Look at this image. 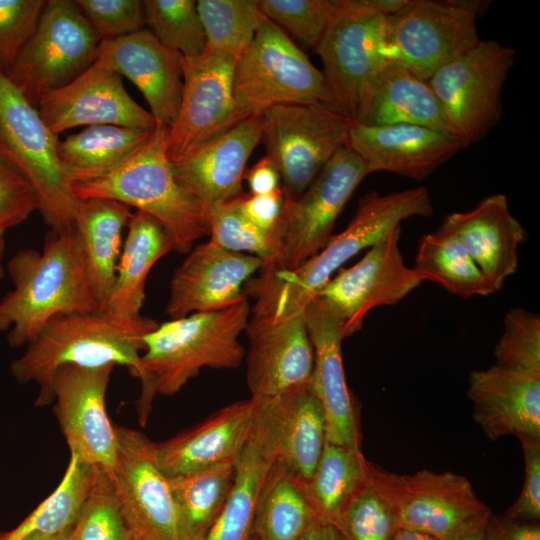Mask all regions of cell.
Returning <instances> with one entry per match:
<instances>
[{"instance_id":"60","label":"cell","mask_w":540,"mask_h":540,"mask_svg":"<svg viewBox=\"0 0 540 540\" xmlns=\"http://www.w3.org/2000/svg\"><path fill=\"white\" fill-rule=\"evenodd\" d=\"M128 540H134V539L129 536Z\"/></svg>"},{"instance_id":"51","label":"cell","mask_w":540,"mask_h":540,"mask_svg":"<svg viewBox=\"0 0 540 540\" xmlns=\"http://www.w3.org/2000/svg\"><path fill=\"white\" fill-rule=\"evenodd\" d=\"M285 194L281 188L262 195L242 193L239 206L243 215L260 230L272 234L284 205Z\"/></svg>"},{"instance_id":"39","label":"cell","mask_w":540,"mask_h":540,"mask_svg":"<svg viewBox=\"0 0 540 540\" xmlns=\"http://www.w3.org/2000/svg\"><path fill=\"white\" fill-rule=\"evenodd\" d=\"M361 448L326 441L315 471L306 481L312 504L321 520L334 524L366 481Z\"/></svg>"},{"instance_id":"33","label":"cell","mask_w":540,"mask_h":540,"mask_svg":"<svg viewBox=\"0 0 540 540\" xmlns=\"http://www.w3.org/2000/svg\"><path fill=\"white\" fill-rule=\"evenodd\" d=\"M153 131L115 125L88 126L58 141V157L73 186L102 177L120 166L148 141Z\"/></svg>"},{"instance_id":"12","label":"cell","mask_w":540,"mask_h":540,"mask_svg":"<svg viewBox=\"0 0 540 540\" xmlns=\"http://www.w3.org/2000/svg\"><path fill=\"white\" fill-rule=\"evenodd\" d=\"M101 39L73 0H47L37 27L4 72L37 108L41 97L65 86L97 58Z\"/></svg>"},{"instance_id":"46","label":"cell","mask_w":540,"mask_h":540,"mask_svg":"<svg viewBox=\"0 0 540 540\" xmlns=\"http://www.w3.org/2000/svg\"><path fill=\"white\" fill-rule=\"evenodd\" d=\"M260 12L303 43L316 48L331 18L333 0H259Z\"/></svg>"},{"instance_id":"61","label":"cell","mask_w":540,"mask_h":540,"mask_svg":"<svg viewBox=\"0 0 540 540\" xmlns=\"http://www.w3.org/2000/svg\"><path fill=\"white\" fill-rule=\"evenodd\" d=\"M251 540H256V538L253 536Z\"/></svg>"},{"instance_id":"52","label":"cell","mask_w":540,"mask_h":540,"mask_svg":"<svg viewBox=\"0 0 540 540\" xmlns=\"http://www.w3.org/2000/svg\"><path fill=\"white\" fill-rule=\"evenodd\" d=\"M484 540H540V527L491 513L483 526Z\"/></svg>"},{"instance_id":"14","label":"cell","mask_w":540,"mask_h":540,"mask_svg":"<svg viewBox=\"0 0 540 540\" xmlns=\"http://www.w3.org/2000/svg\"><path fill=\"white\" fill-rule=\"evenodd\" d=\"M261 116L260 143L291 198L301 195L348 142L351 123L320 102L280 105Z\"/></svg>"},{"instance_id":"27","label":"cell","mask_w":540,"mask_h":540,"mask_svg":"<svg viewBox=\"0 0 540 540\" xmlns=\"http://www.w3.org/2000/svg\"><path fill=\"white\" fill-rule=\"evenodd\" d=\"M262 116L243 120L172 163L181 186L206 209L242 192L247 161L260 143Z\"/></svg>"},{"instance_id":"16","label":"cell","mask_w":540,"mask_h":540,"mask_svg":"<svg viewBox=\"0 0 540 540\" xmlns=\"http://www.w3.org/2000/svg\"><path fill=\"white\" fill-rule=\"evenodd\" d=\"M400 234L401 226L393 229L356 264L340 268L318 292L340 320L344 338L361 329L373 308L396 304L423 282L404 263Z\"/></svg>"},{"instance_id":"58","label":"cell","mask_w":540,"mask_h":540,"mask_svg":"<svg viewBox=\"0 0 540 540\" xmlns=\"http://www.w3.org/2000/svg\"><path fill=\"white\" fill-rule=\"evenodd\" d=\"M5 233L6 230L0 226V249H5Z\"/></svg>"},{"instance_id":"1","label":"cell","mask_w":540,"mask_h":540,"mask_svg":"<svg viewBox=\"0 0 540 540\" xmlns=\"http://www.w3.org/2000/svg\"><path fill=\"white\" fill-rule=\"evenodd\" d=\"M432 214V202L424 187L363 195L348 226L331 235L324 247L302 265L290 271H259L258 277L247 283L245 294L257 300L251 312L276 317L303 313L346 261L379 242L403 220Z\"/></svg>"},{"instance_id":"18","label":"cell","mask_w":540,"mask_h":540,"mask_svg":"<svg viewBox=\"0 0 540 540\" xmlns=\"http://www.w3.org/2000/svg\"><path fill=\"white\" fill-rule=\"evenodd\" d=\"M237 59L204 50L182 57L183 90L177 116L165 137L168 159L177 163L230 128Z\"/></svg>"},{"instance_id":"4","label":"cell","mask_w":540,"mask_h":540,"mask_svg":"<svg viewBox=\"0 0 540 540\" xmlns=\"http://www.w3.org/2000/svg\"><path fill=\"white\" fill-rule=\"evenodd\" d=\"M158 324L142 315L125 317L107 309L57 315L12 362L11 373L21 384L39 385L38 407L52 402V379L64 365H121L139 379L144 337Z\"/></svg>"},{"instance_id":"22","label":"cell","mask_w":540,"mask_h":540,"mask_svg":"<svg viewBox=\"0 0 540 540\" xmlns=\"http://www.w3.org/2000/svg\"><path fill=\"white\" fill-rule=\"evenodd\" d=\"M262 266L261 258L226 250L210 240L195 247L173 274L167 315L175 319L243 301V285Z\"/></svg>"},{"instance_id":"57","label":"cell","mask_w":540,"mask_h":540,"mask_svg":"<svg viewBox=\"0 0 540 540\" xmlns=\"http://www.w3.org/2000/svg\"><path fill=\"white\" fill-rule=\"evenodd\" d=\"M73 528L68 529V530H66V531H64V532H62L60 534H57V535H54V536H51V537H47V538H42V539H39V540H74Z\"/></svg>"},{"instance_id":"54","label":"cell","mask_w":540,"mask_h":540,"mask_svg":"<svg viewBox=\"0 0 540 540\" xmlns=\"http://www.w3.org/2000/svg\"><path fill=\"white\" fill-rule=\"evenodd\" d=\"M298 540H345L332 523L320 520L308 529Z\"/></svg>"},{"instance_id":"21","label":"cell","mask_w":540,"mask_h":540,"mask_svg":"<svg viewBox=\"0 0 540 540\" xmlns=\"http://www.w3.org/2000/svg\"><path fill=\"white\" fill-rule=\"evenodd\" d=\"M250 314L245 332L249 341L246 380L251 397H272L307 384L314 352L305 311L286 317Z\"/></svg>"},{"instance_id":"50","label":"cell","mask_w":540,"mask_h":540,"mask_svg":"<svg viewBox=\"0 0 540 540\" xmlns=\"http://www.w3.org/2000/svg\"><path fill=\"white\" fill-rule=\"evenodd\" d=\"M525 474L520 494L505 516L516 521H536L540 518V438L520 437Z\"/></svg>"},{"instance_id":"7","label":"cell","mask_w":540,"mask_h":540,"mask_svg":"<svg viewBox=\"0 0 540 540\" xmlns=\"http://www.w3.org/2000/svg\"><path fill=\"white\" fill-rule=\"evenodd\" d=\"M58 141L0 69V158L31 185L50 230L74 228L80 202L59 160Z\"/></svg>"},{"instance_id":"40","label":"cell","mask_w":540,"mask_h":540,"mask_svg":"<svg viewBox=\"0 0 540 540\" xmlns=\"http://www.w3.org/2000/svg\"><path fill=\"white\" fill-rule=\"evenodd\" d=\"M205 50L238 59L252 42L259 22L256 0H199Z\"/></svg>"},{"instance_id":"30","label":"cell","mask_w":540,"mask_h":540,"mask_svg":"<svg viewBox=\"0 0 540 540\" xmlns=\"http://www.w3.org/2000/svg\"><path fill=\"white\" fill-rule=\"evenodd\" d=\"M131 215L129 206L115 200L90 198L79 202L74 229L90 287L100 309H105L114 285L122 232Z\"/></svg>"},{"instance_id":"20","label":"cell","mask_w":540,"mask_h":540,"mask_svg":"<svg viewBox=\"0 0 540 540\" xmlns=\"http://www.w3.org/2000/svg\"><path fill=\"white\" fill-rule=\"evenodd\" d=\"M38 112L55 135L78 127L115 125L153 131L152 114L127 93L122 76L95 61L63 87L44 94Z\"/></svg>"},{"instance_id":"24","label":"cell","mask_w":540,"mask_h":540,"mask_svg":"<svg viewBox=\"0 0 540 540\" xmlns=\"http://www.w3.org/2000/svg\"><path fill=\"white\" fill-rule=\"evenodd\" d=\"M305 319L314 352L309 379L326 416V441L361 448L358 422L348 388L343 360L342 325L336 314L319 297L305 308Z\"/></svg>"},{"instance_id":"53","label":"cell","mask_w":540,"mask_h":540,"mask_svg":"<svg viewBox=\"0 0 540 540\" xmlns=\"http://www.w3.org/2000/svg\"><path fill=\"white\" fill-rule=\"evenodd\" d=\"M243 179L247 181L251 195L268 194L281 188L280 173L268 156L261 158L247 169Z\"/></svg>"},{"instance_id":"25","label":"cell","mask_w":540,"mask_h":540,"mask_svg":"<svg viewBox=\"0 0 540 540\" xmlns=\"http://www.w3.org/2000/svg\"><path fill=\"white\" fill-rule=\"evenodd\" d=\"M347 146L368 173L388 171L422 181L464 148L447 132L410 124H351Z\"/></svg>"},{"instance_id":"42","label":"cell","mask_w":540,"mask_h":540,"mask_svg":"<svg viewBox=\"0 0 540 540\" xmlns=\"http://www.w3.org/2000/svg\"><path fill=\"white\" fill-rule=\"evenodd\" d=\"M494 356L498 366L540 377L539 315L524 308L509 310Z\"/></svg>"},{"instance_id":"36","label":"cell","mask_w":540,"mask_h":540,"mask_svg":"<svg viewBox=\"0 0 540 540\" xmlns=\"http://www.w3.org/2000/svg\"><path fill=\"white\" fill-rule=\"evenodd\" d=\"M237 463H223L168 477L186 540H201L232 490Z\"/></svg>"},{"instance_id":"11","label":"cell","mask_w":540,"mask_h":540,"mask_svg":"<svg viewBox=\"0 0 540 540\" xmlns=\"http://www.w3.org/2000/svg\"><path fill=\"white\" fill-rule=\"evenodd\" d=\"M366 478L392 509L399 528L449 540L463 529L485 522L492 513L470 481L453 472L427 469L398 474L366 461Z\"/></svg>"},{"instance_id":"15","label":"cell","mask_w":540,"mask_h":540,"mask_svg":"<svg viewBox=\"0 0 540 540\" xmlns=\"http://www.w3.org/2000/svg\"><path fill=\"white\" fill-rule=\"evenodd\" d=\"M117 461L108 475L117 504L134 540H186L169 478L156 456V443L135 429L116 426Z\"/></svg>"},{"instance_id":"38","label":"cell","mask_w":540,"mask_h":540,"mask_svg":"<svg viewBox=\"0 0 540 540\" xmlns=\"http://www.w3.org/2000/svg\"><path fill=\"white\" fill-rule=\"evenodd\" d=\"M272 466L258 436L250 440L236 464L230 495L208 532L201 540H251L255 510L265 477Z\"/></svg>"},{"instance_id":"19","label":"cell","mask_w":540,"mask_h":540,"mask_svg":"<svg viewBox=\"0 0 540 540\" xmlns=\"http://www.w3.org/2000/svg\"><path fill=\"white\" fill-rule=\"evenodd\" d=\"M256 403L253 430L272 465L308 481L326 442V416L309 384Z\"/></svg>"},{"instance_id":"10","label":"cell","mask_w":540,"mask_h":540,"mask_svg":"<svg viewBox=\"0 0 540 540\" xmlns=\"http://www.w3.org/2000/svg\"><path fill=\"white\" fill-rule=\"evenodd\" d=\"M385 18L372 11L366 0H333L330 21L315 48L331 108L351 124L359 122L388 62L380 55Z\"/></svg>"},{"instance_id":"17","label":"cell","mask_w":540,"mask_h":540,"mask_svg":"<svg viewBox=\"0 0 540 540\" xmlns=\"http://www.w3.org/2000/svg\"><path fill=\"white\" fill-rule=\"evenodd\" d=\"M115 366L64 365L54 374V413L71 453L110 475L117 461L118 438L107 414L105 396Z\"/></svg>"},{"instance_id":"5","label":"cell","mask_w":540,"mask_h":540,"mask_svg":"<svg viewBox=\"0 0 540 540\" xmlns=\"http://www.w3.org/2000/svg\"><path fill=\"white\" fill-rule=\"evenodd\" d=\"M167 129L156 127L148 141L108 174L73 184L79 200L110 199L157 219L171 236L175 250L190 252L209 234L206 208L178 182L165 149Z\"/></svg>"},{"instance_id":"31","label":"cell","mask_w":540,"mask_h":540,"mask_svg":"<svg viewBox=\"0 0 540 540\" xmlns=\"http://www.w3.org/2000/svg\"><path fill=\"white\" fill-rule=\"evenodd\" d=\"M127 228L105 309L125 317H138L150 270L160 258L175 250V246L164 226L145 212L132 213Z\"/></svg>"},{"instance_id":"9","label":"cell","mask_w":540,"mask_h":540,"mask_svg":"<svg viewBox=\"0 0 540 540\" xmlns=\"http://www.w3.org/2000/svg\"><path fill=\"white\" fill-rule=\"evenodd\" d=\"M368 174L361 158L346 145L301 195H285L280 219L271 234L272 254L260 271L294 270L319 252L331 237L347 201Z\"/></svg>"},{"instance_id":"6","label":"cell","mask_w":540,"mask_h":540,"mask_svg":"<svg viewBox=\"0 0 540 540\" xmlns=\"http://www.w3.org/2000/svg\"><path fill=\"white\" fill-rule=\"evenodd\" d=\"M315 102L331 108L322 71L260 13L255 36L235 63L230 127L276 106Z\"/></svg>"},{"instance_id":"45","label":"cell","mask_w":540,"mask_h":540,"mask_svg":"<svg viewBox=\"0 0 540 540\" xmlns=\"http://www.w3.org/2000/svg\"><path fill=\"white\" fill-rule=\"evenodd\" d=\"M333 525L345 540H392L399 529L392 509L367 478Z\"/></svg>"},{"instance_id":"55","label":"cell","mask_w":540,"mask_h":540,"mask_svg":"<svg viewBox=\"0 0 540 540\" xmlns=\"http://www.w3.org/2000/svg\"><path fill=\"white\" fill-rule=\"evenodd\" d=\"M485 522L469 526L452 536L449 540H484L483 526Z\"/></svg>"},{"instance_id":"56","label":"cell","mask_w":540,"mask_h":540,"mask_svg":"<svg viewBox=\"0 0 540 540\" xmlns=\"http://www.w3.org/2000/svg\"><path fill=\"white\" fill-rule=\"evenodd\" d=\"M392 540H438V539L432 535H429L420 531L399 528L394 534Z\"/></svg>"},{"instance_id":"23","label":"cell","mask_w":540,"mask_h":540,"mask_svg":"<svg viewBox=\"0 0 540 540\" xmlns=\"http://www.w3.org/2000/svg\"><path fill=\"white\" fill-rule=\"evenodd\" d=\"M182 56L165 47L147 28L101 41L96 61L128 78L143 94L157 127L169 129L181 103Z\"/></svg>"},{"instance_id":"37","label":"cell","mask_w":540,"mask_h":540,"mask_svg":"<svg viewBox=\"0 0 540 540\" xmlns=\"http://www.w3.org/2000/svg\"><path fill=\"white\" fill-rule=\"evenodd\" d=\"M414 269L422 281L464 298L496 292L458 239L441 228L420 239Z\"/></svg>"},{"instance_id":"35","label":"cell","mask_w":540,"mask_h":540,"mask_svg":"<svg viewBox=\"0 0 540 540\" xmlns=\"http://www.w3.org/2000/svg\"><path fill=\"white\" fill-rule=\"evenodd\" d=\"M91 466L70 452L65 473L55 490L19 525L0 534V540H39L74 527L90 490Z\"/></svg>"},{"instance_id":"29","label":"cell","mask_w":540,"mask_h":540,"mask_svg":"<svg viewBox=\"0 0 540 540\" xmlns=\"http://www.w3.org/2000/svg\"><path fill=\"white\" fill-rule=\"evenodd\" d=\"M439 228L458 239L496 291L516 271L525 231L505 195L493 194L469 211L451 213Z\"/></svg>"},{"instance_id":"26","label":"cell","mask_w":540,"mask_h":540,"mask_svg":"<svg viewBox=\"0 0 540 540\" xmlns=\"http://www.w3.org/2000/svg\"><path fill=\"white\" fill-rule=\"evenodd\" d=\"M256 412L251 397L227 405L200 424L156 443L160 469L173 477L223 463H237L253 430Z\"/></svg>"},{"instance_id":"32","label":"cell","mask_w":540,"mask_h":540,"mask_svg":"<svg viewBox=\"0 0 540 540\" xmlns=\"http://www.w3.org/2000/svg\"><path fill=\"white\" fill-rule=\"evenodd\" d=\"M356 124H410L449 133L428 83L394 62H387L382 68Z\"/></svg>"},{"instance_id":"28","label":"cell","mask_w":540,"mask_h":540,"mask_svg":"<svg viewBox=\"0 0 540 540\" xmlns=\"http://www.w3.org/2000/svg\"><path fill=\"white\" fill-rule=\"evenodd\" d=\"M467 396L485 436L540 438V377L493 365L471 372Z\"/></svg>"},{"instance_id":"59","label":"cell","mask_w":540,"mask_h":540,"mask_svg":"<svg viewBox=\"0 0 540 540\" xmlns=\"http://www.w3.org/2000/svg\"><path fill=\"white\" fill-rule=\"evenodd\" d=\"M4 249H0V280L4 276V267L2 264V257H3Z\"/></svg>"},{"instance_id":"34","label":"cell","mask_w":540,"mask_h":540,"mask_svg":"<svg viewBox=\"0 0 540 540\" xmlns=\"http://www.w3.org/2000/svg\"><path fill=\"white\" fill-rule=\"evenodd\" d=\"M320 520L306 481L272 465L255 510L253 536L256 540H298Z\"/></svg>"},{"instance_id":"48","label":"cell","mask_w":540,"mask_h":540,"mask_svg":"<svg viewBox=\"0 0 540 540\" xmlns=\"http://www.w3.org/2000/svg\"><path fill=\"white\" fill-rule=\"evenodd\" d=\"M101 41L122 38L146 28L143 1L77 0Z\"/></svg>"},{"instance_id":"2","label":"cell","mask_w":540,"mask_h":540,"mask_svg":"<svg viewBox=\"0 0 540 540\" xmlns=\"http://www.w3.org/2000/svg\"><path fill=\"white\" fill-rule=\"evenodd\" d=\"M7 270L14 287L0 300V331L11 347L28 345L57 315L100 309L74 228L50 230L41 251H18Z\"/></svg>"},{"instance_id":"44","label":"cell","mask_w":540,"mask_h":540,"mask_svg":"<svg viewBox=\"0 0 540 540\" xmlns=\"http://www.w3.org/2000/svg\"><path fill=\"white\" fill-rule=\"evenodd\" d=\"M74 540H128L108 474L94 466L90 490L73 528Z\"/></svg>"},{"instance_id":"41","label":"cell","mask_w":540,"mask_h":540,"mask_svg":"<svg viewBox=\"0 0 540 540\" xmlns=\"http://www.w3.org/2000/svg\"><path fill=\"white\" fill-rule=\"evenodd\" d=\"M146 28L165 47L184 58L201 55L206 47L203 25L194 0H145Z\"/></svg>"},{"instance_id":"3","label":"cell","mask_w":540,"mask_h":540,"mask_svg":"<svg viewBox=\"0 0 540 540\" xmlns=\"http://www.w3.org/2000/svg\"><path fill=\"white\" fill-rule=\"evenodd\" d=\"M251 309L246 299L158 324L144 337L140 356L139 422L145 425L156 395L172 396L203 368L235 369L245 357L239 337Z\"/></svg>"},{"instance_id":"13","label":"cell","mask_w":540,"mask_h":540,"mask_svg":"<svg viewBox=\"0 0 540 540\" xmlns=\"http://www.w3.org/2000/svg\"><path fill=\"white\" fill-rule=\"evenodd\" d=\"M514 58L512 48L481 40L426 80L449 133L464 147L481 140L499 121L501 92Z\"/></svg>"},{"instance_id":"49","label":"cell","mask_w":540,"mask_h":540,"mask_svg":"<svg viewBox=\"0 0 540 540\" xmlns=\"http://www.w3.org/2000/svg\"><path fill=\"white\" fill-rule=\"evenodd\" d=\"M38 211L31 185L0 158V226L6 231Z\"/></svg>"},{"instance_id":"47","label":"cell","mask_w":540,"mask_h":540,"mask_svg":"<svg viewBox=\"0 0 540 540\" xmlns=\"http://www.w3.org/2000/svg\"><path fill=\"white\" fill-rule=\"evenodd\" d=\"M47 0H0V69L15 62L35 31Z\"/></svg>"},{"instance_id":"8","label":"cell","mask_w":540,"mask_h":540,"mask_svg":"<svg viewBox=\"0 0 540 540\" xmlns=\"http://www.w3.org/2000/svg\"><path fill=\"white\" fill-rule=\"evenodd\" d=\"M489 3L408 0L400 11L386 16L380 55L426 81L481 41L476 19Z\"/></svg>"},{"instance_id":"43","label":"cell","mask_w":540,"mask_h":540,"mask_svg":"<svg viewBox=\"0 0 540 540\" xmlns=\"http://www.w3.org/2000/svg\"><path fill=\"white\" fill-rule=\"evenodd\" d=\"M241 194L206 209L210 241L229 251L255 255L264 264L272 254L271 234L243 215L239 206Z\"/></svg>"}]
</instances>
